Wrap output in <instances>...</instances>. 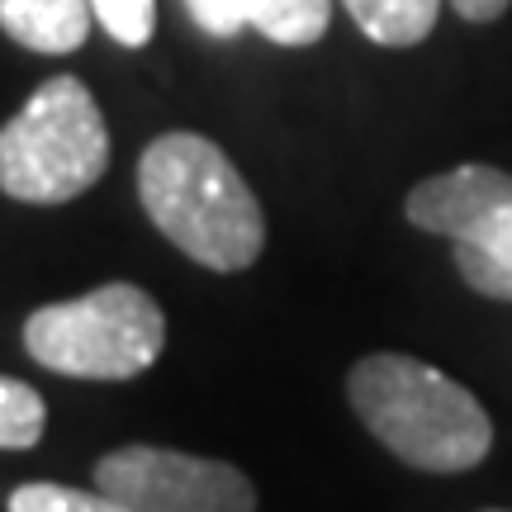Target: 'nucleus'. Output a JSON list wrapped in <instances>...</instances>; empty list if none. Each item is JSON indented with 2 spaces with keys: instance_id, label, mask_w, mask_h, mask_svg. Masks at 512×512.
Wrapping results in <instances>:
<instances>
[{
  "instance_id": "nucleus-1",
  "label": "nucleus",
  "mask_w": 512,
  "mask_h": 512,
  "mask_svg": "<svg viewBox=\"0 0 512 512\" xmlns=\"http://www.w3.org/2000/svg\"><path fill=\"white\" fill-rule=\"evenodd\" d=\"M138 200L166 242L209 271H247L266 247V214L219 143L162 133L138 162Z\"/></svg>"
},
{
  "instance_id": "nucleus-2",
  "label": "nucleus",
  "mask_w": 512,
  "mask_h": 512,
  "mask_svg": "<svg viewBox=\"0 0 512 512\" xmlns=\"http://www.w3.org/2000/svg\"><path fill=\"white\" fill-rule=\"evenodd\" d=\"M347 399L370 437L413 470L460 475L475 470L494 446L484 403L437 366L403 351H375L356 361L347 375Z\"/></svg>"
},
{
  "instance_id": "nucleus-3",
  "label": "nucleus",
  "mask_w": 512,
  "mask_h": 512,
  "mask_svg": "<svg viewBox=\"0 0 512 512\" xmlns=\"http://www.w3.org/2000/svg\"><path fill=\"white\" fill-rule=\"evenodd\" d=\"M110 166V128L81 76L43 81L0 128V190L19 204H67Z\"/></svg>"
},
{
  "instance_id": "nucleus-4",
  "label": "nucleus",
  "mask_w": 512,
  "mask_h": 512,
  "mask_svg": "<svg viewBox=\"0 0 512 512\" xmlns=\"http://www.w3.org/2000/svg\"><path fill=\"white\" fill-rule=\"evenodd\" d=\"M166 347V313L143 285H100L81 299L43 304L24 323V351L67 380H133Z\"/></svg>"
},
{
  "instance_id": "nucleus-5",
  "label": "nucleus",
  "mask_w": 512,
  "mask_h": 512,
  "mask_svg": "<svg viewBox=\"0 0 512 512\" xmlns=\"http://www.w3.org/2000/svg\"><path fill=\"white\" fill-rule=\"evenodd\" d=\"M95 489L128 512H256V489L238 465L166 446H119L100 456Z\"/></svg>"
},
{
  "instance_id": "nucleus-6",
  "label": "nucleus",
  "mask_w": 512,
  "mask_h": 512,
  "mask_svg": "<svg viewBox=\"0 0 512 512\" xmlns=\"http://www.w3.org/2000/svg\"><path fill=\"white\" fill-rule=\"evenodd\" d=\"M512 204V176L498 171V166H456V171H441V176H427L408 190V204L403 214L413 228L422 233H441V238H465L470 228L508 209Z\"/></svg>"
},
{
  "instance_id": "nucleus-7",
  "label": "nucleus",
  "mask_w": 512,
  "mask_h": 512,
  "mask_svg": "<svg viewBox=\"0 0 512 512\" xmlns=\"http://www.w3.org/2000/svg\"><path fill=\"white\" fill-rule=\"evenodd\" d=\"M0 29L34 53H76L91 34V0H0Z\"/></svg>"
},
{
  "instance_id": "nucleus-8",
  "label": "nucleus",
  "mask_w": 512,
  "mask_h": 512,
  "mask_svg": "<svg viewBox=\"0 0 512 512\" xmlns=\"http://www.w3.org/2000/svg\"><path fill=\"white\" fill-rule=\"evenodd\" d=\"M456 271L475 294L512 304V204L456 238Z\"/></svg>"
},
{
  "instance_id": "nucleus-9",
  "label": "nucleus",
  "mask_w": 512,
  "mask_h": 512,
  "mask_svg": "<svg viewBox=\"0 0 512 512\" xmlns=\"http://www.w3.org/2000/svg\"><path fill=\"white\" fill-rule=\"evenodd\" d=\"M356 29L380 48H413L432 34L441 0H342Z\"/></svg>"
},
{
  "instance_id": "nucleus-10",
  "label": "nucleus",
  "mask_w": 512,
  "mask_h": 512,
  "mask_svg": "<svg viewBox=\"0 0 512 512\" xmlns=\"http://www.w3.org/2000/svg\"><path fill=\"white\" fill-rule=\"evenodd\" d=\"M247 24L280 48H309L328 34L332 0H247Z\"/></svg>"
},
{
  "instance_id": "nucleus-11",
  "label": "nucleus",
  "mask_w": 512,
  "mask_h": 512,
  "mask_svg": "<svg viewBox=\"0 0 512 512\" xmlns=\"http://www.w3.org/2000/svg\"><path fill=\"white\" fill-rule=\"evenodd\" d=\"M48 403L34 384L0 375V451H29L43 441Z\"/></svg>"
},
{
  "instance_id": "nucleus-12",
  "label": "nucleus",
  "mask_w": 512,
  "mask_h": 512,
  "mask_svg": "<svg viewBox=\"0 0 512 512\" xmlns=\"http://www.w3.org/2000/svg\"><path fill=\"white\" fill-rule=\"evenodd\" d=\"M5 508L10 512H128L110 494H100V489L86 494V489H72V484H19Z\"/></svg>"
},
{
  "instance_id": "nucleus-13",
  "label": "nucleus",
  "mask_w": 512,
  "mask_h": 512,
  "mask_svg": "<svg viewBox=\"0 0 512 512\" xmlns=\"http://www.w3.org/2000/svg\"><path fill=\"white\" fill-rule=\"evenodd\" d=\"M91 15L124 48H143L157 29V0H91Z\"/></svg>"
},
{
  "instance_id": "nucleus-14",
  "label": "nucleus",
  "mask_w": 512,
  "mask_h": 512,
  "mask_svg": "<svg viewBox=\"0 0 512 512\" xmlns=\"http://www.w3.org/2000/svg\"><path fill=\"white\" fill-rule=\"evenodd\" d=\"M185 10L214 38H233L247 24V0H185Z\"/></svg>"
},
{
  "instance_id": "nucleus-15",
  "label": "nucleus",
  "mask_w": 512,
  "mask_h": 512,
  "mask_svg": "<svg viewBox=\"0 0 512 512\" xmlns=\"http://www.w3.org/2000/svg\"><path fill=\"white\" fill-rule=\"evenodd\" d=\"M456 5L460 19H470V24H494L498 15H508L512 0H451Z\"/></svg>"
},
{
  "instance_id": "nucleus-16",
  "label": "nucleus",
  "mask_w": 512,
  "mask_h": 512,
  "mask_svg": "<svg viewBox=\"0 0 512 512\" xmlns=\"http://www.w3.org/2000/svg\"><path fill=\"white\" fill-rule=\"evenodd\" d=\"M489 512H503V508H489Z\"/></svg>"
}]
</instances>
